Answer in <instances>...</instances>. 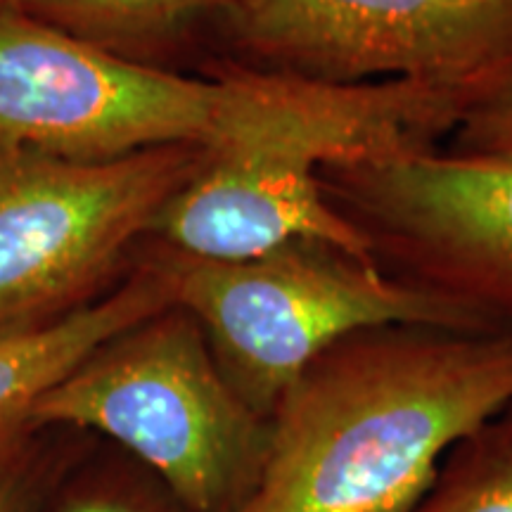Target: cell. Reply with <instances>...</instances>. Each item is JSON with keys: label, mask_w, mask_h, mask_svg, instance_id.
<instances>
[{"label": "cell", "mask_w": 512, "mask_h": 512, "mask_svg": "<svg viewBox=\"0 0 512 512\" xmlns=\"http://www.w3.org/2000/svg\"><path fill=\"white\" fill-rule=\"evenodd\" d=\"M512 403V330H358L275 403L242 512H411L446 451Z\"/></svg>", "instance_id": "obj_1"}, {"label": "cell", "mask_w": 512, "mask_h": 512, "mask_svg": "<svg viewBox=\"0 0 512 512\" xmlns=\"http://www.w3.org/2000/svg\"><path fill=\"white\" fill-rule=\"evenodd\" d=\"M150 67L0 8V152L102 162L157 147L207 152L316 126L339 88L249 69Z\"/></svg>", "instance_id": "obj_2"}, {"label": "cell", "mask_w": 512, "mask_h": 512, "mask_svg": "<svg viewBox=\"0 0 512 512\" xmlns=\"http://www.w3.org/2000/svg\"><path fill=\"white\" fill-rule=\"evenodd\" d=\"M31 432L76 427L159 472L195 512H242L271 441L221 375L192 313L171 304L95 347L41 396Z\"/></svg>", "instance_id": "obj_3"}, {"label": "cell", "mask_w": 512, "mask_h": 512, "mask_svg": "<svg viewBox=\"0 0 512 512\" xmlns=\"http://www.w3.org/2000/svg\"><path fill=\"white\" fill-rule=\"evenodd\" d=\"M150 245L169 266L176 304L200 323L221 375L261 418H271L313 358L358 330L496 332L467 306L328 242L292 240L245 261L188 259Z\"/></svg>", "instance_id": "obj_4"}, {"label": "cell", "mask_w": 512, "mask_h": 512, "mask_svg": "<svg viewBox=\"0 0 512 512\" xmlns=\"http://www.w3.org/2000/svg\"><path fill=\"white\" fill-rule=\"evenodd\" d=\"M204 157L195 145L102 162L0 152V339L46 328L110 294L121 259Z\"/></svg>", "instance_id": "obj_5"}, {"label": "cell", "mask_w": 512, "mask_h": 512, "mask_svg": "<svg viewBox=\"0 0 512 512\" xmlns=\"http://www.w3.org/2000/svg\"><path fill=\"white\" fill-rule=\"evenodd\" d=\"M216 57L335 86L406 81L472 112L512 86V0H240Z\"/></svg>", "instance_id": "obj_6"}, {"label": "cell", "mask_w": 512, "mask_h": 512, "mask_svg": "<svg viewBox=\"0 0 512 512\" xmlns=\"http://www.w3.org/2000/svg\"><path fill=\"white\" fill-rule=\"evenodd\" d=\"M387 275L512 330V157L413 150L318 166Z\"/></svg>", "instance_id": "obj_7"}, {"label": "cell", "mask_w": 512, "mask_h": 512, "mask_svg": "<svg viewBox=\"0 0 512 512\" xmlns=\"http://www.w3.org/2000/svg\"><path fill=\"white\" fill-rule=\"evenodd\" d=\"M368 159L330 133H299L207 152L197 174L164 204L147 242L200 261H245L292 240H320L377 264L368 240L332 209L318 166Z\"/></svg>", "instance_id": "obj_8"}, {"label": "cell", "mask_w": 512, "mask_h": 512, "mask_svg": "<svg viewBox=\"0 0 512 512\" xmlns=\"http://www.w3.org/2000/svg\"><path fill=\"white\" fill-rule=\"evenodd\" d=\"M171 304L174 278L150 245L143 261L98 302L46 328L0 339V463L34 437L29 418L41 396L102 342Z\"/></svg>", "instance_id": "obj_9"}, {"label": "cell", "mask_w": 512, "mask_h": 512, "mask_svg": "<svg viewBox=\"0 0 512 512\" xmlns=\"http://www.w3.org/2000/svg\"><path fill=\"white\" fill-rule=\"evenodd\" d=\"M240 0H0V8L150 67L214 48Z\"/></svg>", "instance_id": "obj_10"}, {"label": "cell", "mask_w": 512, "mask_h": 512, "mask_svg": "<svg viewBox=\"0 0 512 512\" xmlns=\"http://www.w3.org/2000/svg\"><path fill=\"white\" fill-rule=\"evenodd\" d=\"M46 512H195L159 472L98 437L67 467Z\"/></svg>", "instance_id": "obj_11"}, {"label": "cell", "mask_w": 512, "mask_h": 512, "mask_svg": "<svg viewBox=\"0 0 512 512\" xmlns=\"http://www.w3.org/2000/svg\"><path fill=\"white\" fill-rule=\"evenodd\" d=\"M411 512H512V403L448 448Z\"/></svg>", "instance_id": "obj_12"}, {"label": "cell", "mask_w": 512, "mask_h": 512, "mask_svg": "<svg viewBox=\"0 0 512 512\" xmlns=\"http://www.w3.org/2000/svg\"><path fill=\"white\" fill-rule=\"evenodd\" d=\"M98 434L76 427H43L0 463V512H46L67 467Z\"/></svg>", "instance_id": "obj_13"}, {"label": "cell", "mask_w": 512, "mask_h": 512, "mask_svg": "<svg viewBox=\"0 0 512 512\" xmlns=\"http://www.w3.org/2000/svg\"><path fill=\"white\" fill-rule=\"evenodd\" d=\"M458 155L512 157V86L479 105L453 131Z\"/></svg>", "instance_id": "obj_14"}]
</instances>
